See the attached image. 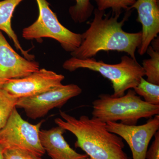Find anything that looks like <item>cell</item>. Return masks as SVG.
Returning <instances> with one entry per match:
<instances>
[{"label": "cell", "mask_w": 159, "mask_h": 159, "mask_svg": "<svg viewBox=\"0 0 159 159\" xmlns=\"http://www.w3.org/2000/svg\"><path fill=\"white\" fill-rule=\"evenodd\" d=\"M62 66L70 72L82 68L98 72L110 80L114 89L111 95L113 97L124 96L125 91L135 87L145 76L142 66L137 60L127 55L122 56L121 62L116 64L97 61L94 57L81 59L72 57L66 60Z\"/></svg>", "instance_id": "277c9868"}, {"label": "cell", "mask_w": 159, "mask_h": 159, "mask_svg": "<svg viewBox=\"0 0 159 159\" xmlns=\"http://www.w3.org/2000/svg\"><path fill=\"white\" fill-rule=\"evenodd\" d=\"M39 69L38 63L18 54L0 31V89L8 80L27 77Z\"/></svg>", "instance_id": "30bf717a"}, {"label": "cell", "mask_w": 159, "mask_h": 159, "mask_svg": "<svg viewBox=\"0 0 159 159\" xmlns=\"http://www.w3.org/2000/svg\"><path fill=\"white\" fill-rule=\"evenodd\" d=\"M97 6V9L100 11L111 9L113 14L119 15L122 10H129V7L132 6L136 0H94Z\"/></svg>", "instance_id": "ac0fdd59"}, {"label": "cell", "mask_w": 159, "mask_h": 159, "mask_svg": "<svg viewBox=\"0 0 159 159\" xmlns=\"http://www.w3.org/2000/svg\"><path fill=\"white\" fill-rule=\"evenodd\" d=\"M81 93L77 84H62L36 96L19 98L16 107L23 109L27 116L35 120L44 117L53 109L61 108Z\"/></svg>", "instance_id": "52a82bcc"}, {"label": "cell", "mask_w": 159, "mask_h": 159, "mask_svg": "<svg viewBox=\"0 0 159 159\" xmlns=\"http://www.w3.org/2000/svg\"><path fill=\"white\" fill-rule=\"evenodd\" d=\"M66 130L60 126L39 132L41 144L52 159H86V154H80L71 148L63 137Z\"/></svg>", "instance_id": "7c38bea8"}, {"label": "cell", "mask_w": 159, "mask_h": 159, "mask_svg": "<svg viewBox=\"0 0 159 159\" xmlns=\"http://www.w3.org/2000/svg\"><path fill=\"white\" fill-rule=\"evenodd\" d=\"M76 5L71 6L69 12L75 22H84L90 17L94 10V7L90 0H76Z\"/></svg>", "instance_id": "e0dca14e"}, {"label": "cell", "mask_w": 159, "mask_h": 159, "mask_svg": "<svg viewBox=\"0 0 159 159\" xmlns=\"http://www.w3.org/2000/svg\"><path fill=\"white\" fill-rule=\"evenodd\" d=\"M106 128L116 134L127 143L132 154L133 159H145L148 145L155 134L159 129V115L142 125H127L121 122H107Z\"/></svg>", "instance_id": "ba28073f"}, {"label": "cell", "mask_w": 159, "mask_h": 159, "mask_svg": "<svg viewBox=\"0 0 159 159\" xmlns=\"http://www.w3.org/2000/svg\"><path fill=\"white\" fill-rule=\"evenodd\" d=\"M4 150L2 147L0 146V159H5L4 157Z\"/></svg>", "instance_id": "44dd1931"}, {"label": "cell", "mask_w": 159, "mask_h": 159, "mask_svg": "<svg viewBox=\"0 0 159 159\" xmlns=\"http://www.w3.org/2000/svg\"><path fill=\"white\" fill-rule=\"evenodd\" d=\"M154 139L147 150L145 159H159V131L155 134Z\"/></svg>", "instance_id": "ffe728a7"}, {"label": "cell", "mask_w": 159, "mask_h": 159, "mask_svg": "<svg viewBox=\"0 0 159 159\" xmlns=\"http://www.w3.org/2000/svg\"><path fill=\"white\" fill-rule=\"evenodd\" d=\"M3 154L5 159H42L31 152L17 149L5 150Z\"/></svg>", "instance_id": "d6986e66"}, {"label": "cell", "mask_w": 159, "mask_h": 159, "mask_svg": "<svg viewBox=\"0 0 159 159\" xmlns=\"http://www.w3.org/2000/svg\"><path fill=\"white\" fill-rule=\"evenodd\" d=\"M16 108L0 129V146L4 150L17 149L43 156L45 151L40 141L39 132L44 120L31 124L22 118Z\"/></svg>", "instance_id": "8992f818"}, {"label": "cell", "mask_w": 159, "mask_h": 159, "mask_svg": "<svg viewBox=\"0 0 159 159\" xmlns=\"http://www.w3.org/2000/svg\"><path fill=\"white\" fill-rule=\"evenodd\" d=\"M18 99L0 89V129L6 125L12 111L16 107Z\"/></svg>", "instance_id": "2e32d148"}, {"label": "cell", "mask_w": 159, "mask_h": 159, "mask_svg": "<svg viewBox=\"0 0 159 159\" xmlns=\"http://www.w3.org/2000/svg\"><path fill=\"white\" fill-rule=\"evenodd\" d=\"M65 77L54 71L39 69L29 76L10 80L1 89L19 99L33 97L62 85Z\"/></svg>", "instance_id": "9c48e42d"}, {"label": "cell", "mask_w": 159, "mask_h": 159, "mask_svg": "<svg viewBox=\"0 0 159 159\" xmlns=\"http://www.w3.org/2000/svg\"><path fill=\"white\" fill-rule=\"evenodd\" d=\"M92 104L93 116L105 122L120 121L125 125H137L140 119L159 115V105L145 102L131 89L124 96L119 97L101 94Z\"/></svg>", "instance_id": "3957f363"}, {"label": "cell", "mask_w": 159, "mask_h": 159, "mask_svg": "<svg viewBox=\"0 0 159 159\" xmlns=\"http://www.w3.org/2000/svg\"><path fill=\"white\" fill-rule=\"evenodd\" d=\"M86 159H92L88 157V158H87Z\"/></svg>", "instance_id": "7402d4cb"}, {"label": "cell", "mask_w": 159, "mask_h": 159, "mask_svg": "<svg viewBox=\"0 0 159 159\" xmlns=\"http://www.w3.org/2000/svg\"><path fill=\"white\" fill-rule=\"evenodd\" d=\"M134 89L137 95L143 97L145 102L152 105H159V85L148 82L142 77Z\"/></svg>", "instance_id": "9a60e30c"}, {"label": "cell", "mask_w": 159, "mask_h": 159, "mask_svg": "<svg viewBox=\"0 0 159 159\" xmlns=\"http://www.w3.org/2000/svg\"><path fill=\"white\" fill-rule=\"evenodd\" d=\"M130 10L119 21V15L109 17V14L105 15V11L94 9L93 19L89 29L81 34L82 41L79 48L71 52L72 57L84 59L94 57L101 51H116L125 52L136 59L135 52L142 42V31L128 33L122 29Z\"/></svg>", "instance_id": "6da1fadb"}, {"label": "cell", "mask_w": 159, "mask_h": 159, "mask_svg": "<svg viewBox=\"0 0 159 159\" xmlns=\"http://www.w3.org/2000/svg\"><path fill=\"white\" fill-rule=\"evenodd\" d=\"M135 9L138 11L137 21L142 25V39L138 53L141 55L147 49L159 32L158 0H137L129 10Z\"/></svg>", "instance_id": "8fae6325"}, {"label": "cell", "mask_w": 159, "mask_h": 159, "mask_svg": "<svg viewBox=\"0 0 159 159\" xmlns=\"http://www.w3.org/2000/svg\"><path fill=\"white\" fill-rule=\"evenodd\" d=\"M39 10L37 20L23 30L22 36L27 40L50 38L60 43L64 50L72 52L79 48L81 34L74 33L62 25L46 0H36Z\"/></svg>", "instance_id": "5b68a950"}, {"label": "cell", "mask_w": 159, "mask_h": 159, "mask_svg": "<svg viewBox=\"0 0 159 159\" xmlns=\"http://www.w3.org/2000/svg\"><path fill=\"white\" fill-rule=\"evenodd\" d=\"M147 52L150 58L145 59L142 62V68L147 77V81L159 85V38L152 41Z\"/></svg>", "instance_id": "5bb4252c"}, {"label": "cell", "mask_w": 159, "mask_h": 159, "mask_svg": "<svg viewBox=\"0 0 159 159\" xmlns=\"http://www.w3.org/2000/svg\"><path fill=\"white\" fill-rule=\"evenodd\" d=\"M23 0H4L0 1V31L5 32L14 43L26 59L32 60L34 56L29 54L22 48L16 34L12 29L11 19L15 9Z\"/></svg>", "instance_id": "4fadbf2b"}, {"label": "cell", "mask_w": 159, "mask_h": 159, "mask_svg": "<svg viewBox=\"0 0 159 159\" xmlns=\"http://www.w3.org/2000/svg\"><path fill=\"white\" fill-rule=\"evenodd\" d=\"M60 115L62 119L56 118L55 123L75 135V147L81 148L90 158L129 159L123 151L122 138L109 131L106 122L86 116L77 119L61 111Z\"/></svg>", "instance_id": "7a4b0ae2"}]
</instances>
